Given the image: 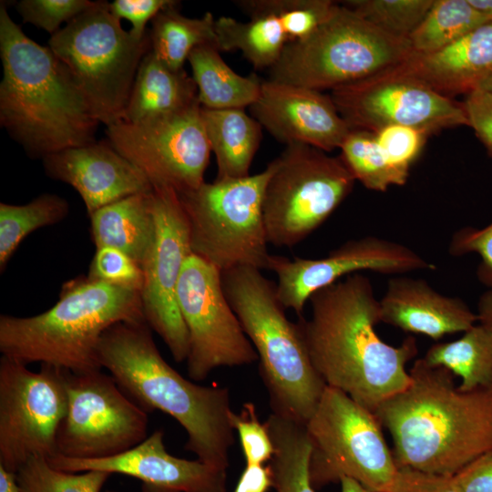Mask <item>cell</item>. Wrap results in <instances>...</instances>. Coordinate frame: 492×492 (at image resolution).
<instances>
[{
	"mask_svg": "<svg viewBox=\"0 0 492 492\" xmlns=\"http://www.w3.org/2000/svg\"><path fill=\"white\" fill-rule=\"evenodd\" d=\"M309 319L300 316L311 362L327 386L338 389L374 414L379 405L411 382L406 364L418 352L408 336L398 346L375 331L379 300L370 279L346 276L312 294Z\"/></svg>",
	"mask_w": 492,
	"mask_h": 492,
	"instance_id": "obj_1",
	"label": "cell"
},
{
	"mask_svg": "<svg viewBox=\"0 0 492 492\" xmlns=\"http://www.w3.org/2000/svg\"><path fill=\"white\" fill-rule=\"evenodd\" d=\"M409 374L410 384L374 412L398 468L453 477L492 450V390L460 391L451 372L424 358Z\"/></svg>",
	"mask_w": 492,
	"mask_h": 492,
	"instance_id": "obj_2",
	"label": "cell"
},
{
	"mask_svg": "<svg viewBox=\"0 0 492 492\" xmlns=\"http://www.w3.org/2000/svg\"><path fill=\"white\" fill-rule=\"evenodd\" d=\"M0 123L32 158L96 141L99 121L70 71L0 4Z\"/></svg>",
	"mask_w": 492,
	"mask_h": 492,
	"instance_id": "obj_3",
	"label": "cell"
},
{
	"mask_svg": "<svg viewBox=\"0 0 492 492\" xmlns=\"http://www.w3.org/2000/svg\"><path fill=\"white\" fill-rule=\"evenodd\" d=\"M97 360L147 412L172 416L187 433L185 448L197 459L228 468L234 444L228 388L200 385L179 374L161 356L146 321L109 327L100 338Z\"/></svg>",
	"mask_w": 492,
	"mask_h": 492,
	"instance_id": "obj_4",
	"label": "cell"
},
{
	"mask_svg": "<svg viewBox=\"0 0 492 492\" xmlns=\"http://www.w3.org/2000/svg\"><path fill=\"white\" fill-rule=\"evenodd\" d=\"M146 321L140 292L78 276L56 303L37 315L0 316V352L25 364L38 362L72 373L101 370L97 346L120 322ZM147 322V321H146Z\"/></svg>",
	"mask_w": 492,
	"mask_h": 492,
	"instance_id": "obj_5",
	"label": "cell"
},
{
	"mask_svg": "<svg viewBox=\"0 0 492 492\" xmlns=\"http://www.w3.org/2000/svg\"><path fill=\"white\" fill-rule=\"evenodd\" d=\"M221 282L257 353L272 414L305 425L326 384L311 362L298 323L286 317L276 283L251 266L221 272Z\"/></svg>",
	"mask_w": 492,
	"mask_h": 492,
	"instance_id": "obj_6",
	"label": "cell"
},
{
	"mask_svg": "<svg viewBox=\"0 0 492 492\" xmlns=\"http://www.w3.org/2000/svg\"><path fill=\"white\" fill-rule=\"evenodd\" d=\"M413 53L407 39L384 33L338 4L311 36L285 46L269 79L333 90L395 69Z\"/></svg>",
	"mask_w": 492,
	"mask_h": 492,
	"instance_id": "obj_7",
	"label": "cell"
},
{
	"mask_svg": "<svg viewBox=\"0 0 492 492\" xmlns=\"http://www.w3.org/2000/svg\"><path fill=\"white\" fill-rule=\"evenodd\" d=\"M65 64L99 123L108 127L123 119L134 79L151 50L149 32L141 38L121 26L109 3L94 1L48 40Z\"/></svg>",
	"mask_w": 492,
	"mask_h": 492,
	"instance_id": "obj_8",
	"label": "cell"
},
{
	"mask_svg": "<svg viewBox=\"0 0 492 492\" xmlns=\"http://www.w3.org/2000/svg\"><path fill=\"white\" fill-rule=\"evenodd\" d=\"M272 161L255 175L215 179L178 193L186 214L191 252L220 271L266 269L270 255L262 200Z\"/></svg>",
	"mask_w": 492,
	"mask_h": 492,
	"instance_id": "obj_9",
	"label": "cell"
},
{
	"mask_svg": "<svg viewBox=\"0 0 492 492\" xmlns=\"http://www.w3.org/2000/svg\"><path fill=\"white\" fill-rule=\"evenodd\" d=\"M305 429L315 489L349 477L376 492H394L399 468L373 412L326 385Z\"/></svg>",
	"mask_w": 492,
	"mask_h": 492,
	"instance_id": "obj_10",
	"label": "cell"
},
{
	"mask_svg": "<svg viewBox=\"0 0 492 492\" xmlns=\"http://www.w3.org/2000/svg\"><path fill=\"white\" fill-rule=\"evenodd\" d=\"M272 164L262 200L266 238L273 246L291 248L329 218L355 179L340 156L304 144L286 145Z\"/></svg>",
	"mask_w": 492,
	"mask_h": 492,
	"instance_id": "obj_11",
	"label": "cell"
},
{
	"mask_svg": "<svg viewBox=\"0 0 492 492\" xmlns=\"http://www.w3.org/2000/svg\"><path fill=\"white\" fill-rule=\"evenodd\" d=\"M67 411L56 434V454L101 459L122 454L148 437L147 411L108 374L66 370Z\"/></svg>",
	"mask_w": 492,
	"mask_h": 492,
	"instance_id": "obj_12",
	"label": "cell"
},
{
	"mask_svg": "<svg viewBox=\"0 0 492 492\" xmlns=\"http://www.w3.org/2000/svg\"><path fill=\"white\" fill-rule=\"evenodd\" d=\"M66 370L41 364L38 372L0 359V466L16 473L32 456L56 454V434L67 411Z\"/></svg>",
	"mask_w": 492,
	"mask_h": 492,
	"instance_id": "obj_13",
	"label": "cell"
},
{
	"mask_svg": "<svg viewBox=\"0 0 492 492\" xmlns=\"http://www.w3.org/2000/svg\"><path fill=\"white\" fill-rule=\"evenodd\" d=\"M106 128L109 144L153 187L166 186L181 193L204 182L211 149L200 102L176 112Z\"/></svg>",
	"mask_w": 492,
	"mask_h": 492,
	"instance_id": "obj_14",
	"label": "cell"
},
{
	"mask_svg": "<svg viewBox=\"0 0 492 492\" xmlns=\"http://www.w3.org/2000/svg\"><path fill=\"white\" fill-rule=\"evenodd\" d=\"M177 301L189 333L186 361L192 380H204L219 367L258 361L224 293L221 271L214 265L191 253L182 266Z\"/></svg>",
	"mask_w": 492,
	"mask_h": 492,
	"instance_id": "obj_15",
	"label": "cell"
},
{
	"mask_svg": "<svg viewBox=\"0 0 492 492\" xmlns=\"http://www.w3.org/2000/svg\"><path fill=\"white\" fill-rule=\"evenodd\" d=\"M330 97L350 128L374 132L386 126L401 125L432 135L445 128L469 127L462 104L397 67L334 88Z\"/></svg>",
	"mask_w": 492,
	"mask_h": 492,
	"instance_id": "obj_16",
	"label": "cell"
},
{
	"mask_svg": "<svg viewBox=\"0 0 492 492\" xmlns=\"http://www.w3.org/2000/svg\"><path fill=\"white\" fill-rule=\"evenodd\" d=\"M155 234L143 259L140 291L145 319L166 343L176 362L187 360L189 333L177 301L179 276L192 253L188 220L178 192L153 187Z\"/></svg>",
	"mask_w": 492,
	"mask_h": 492,
	"instance_id": "obj_17",
	"label": "cell"
},
{
	"mask_svg": "<svg viewBox=\"0 0 492 492\" xmlns=\"http://www.w3.org/2000/svg\"><path fill=\"white\" fill-rule=\"evenodd\" d=\"M436 268L407 246L375 236L347 241L319 259L270 255L266 267L277 275L276 290L282 304L299 316L313 293L343 276L361 271L403 274Z\"/></svg>",
	"mask_w": 492,
	"mask_h": 492,
	"instance_id": "obj_18",
	"label": "cell"
},
{
	"mask_svg": "<svg viewBox=\"0 0 492 492\" xmlns=\"http://www.w3.org/2000/svg\"><path fill=\"white\" fill-rule=\"evenodd\" d=\"M162 430H156L135 447L101 459H76L59 454L46 458L67 472L97 470L122 474L143 482V492H227L226 469L170 455Z\"/></svg>",
	"mask_w": 492,
	"mask_h": 492,
	"instance_id": "obj_19",
	"label": "cell"
},
{
	"mask_svg": "<svg viewBox=\"0 0 492 492\" xmlns=\"http://www.w3.org/2000/svg\"><path fill=\"white\" fill-rule=\"evenodd\" d=\"M253 118L278 141L304 144L324 152L340 149L350 128L330 96L268 79L250 107Z\"/></svg>",
	"mask_w": 492,
	"mask_h": 492,
	"instance_id": "obj_20",
	"label": "cell"
},
{
	"mask_svg": "<svg viewBox=\"0 0 492 492\" xmlns=\"http://www.w3.org/2000/svg\"><path fill=\"white\" fill-rule=\"evenodd\" d=\"M42 160L49 178L77 191L88 216L123 198L153 190L147 177L108 140L66 149Z\"/></svg>",
	"mask_w": 492,
	"mask_h": 492,
	"instance_id": "obj_21",
	"label": "cell"
},
{
	"mask_svg": "<svg viewBox=\"0 0 492 492\" xmlns=\"http://www.w3.org/2000/svg\"><path fill=\"white\" fill-rule=\"evenodd\" d=\"M379 305L382 323L433 340L464 333L477 322L463 300L436 292L423 279L391 278Z\"/></svg>",
	"mask_w": 492,
	"mask_h": 492,
	"instance_id": "obj_22",
	"label": "cell"
},
{
	"mask_svg": "<svg viewBox=\"0 0 492 492\" xmlns=\"http://www.w3.org/2000/svg\"><path fill=\"white\" fill-rule=\"evenodd\" d=\"M397 69L449 98L468 94L492 75V20L441 50L413 53Z\"/></svg>",
	"mask_w": 492,
	"mask_h": 492,
	"instance_id": "obj_23",
	"label": "cell"
},
{
	"mask_svg": "<svg viewBox=\"0 0 492 492\" xmlns=\"http://www.w3.org/2000/svg\"><path fill=\"white\" fill-rule=\"evenodd\" d=\"M199 102L192 77L174 70L151 50L143 57L134 79L123 119L138 122L176 112Z\"/></svg>",
	"mask_w": 492,
	"mask_h": 492,
	"instance_id": "obj_24",
	"label": "cell"
},
{
	"mask_svg": "<svg viewBox=\"0 0 492 492\" xmlns=\"http://www.w3.org/2000/svg\"><path fill=\"white\" fill-rule=\"evenodd\" d=\"M152 193L128 196L89 215L96 248L118 249L141 265L155 234Z\"/></svg>",
	"mask_w": 492,
	"mask_h": 492,
	"instance_id": "obj_25",
	"label": "cell"
},
{
	"mask_svg": "<svg viewBox=\"0 0 492 492\" xmlns=\"http://www.w3.org/2000/svg\"><path fill=\"white\" fill-rule=\"evenodd\" d=\"M201 118L211 152L216 157V179L248 177L261 143V125L242 108L201 107Z\"/></svg>",
	"mask_w": 492,
	"mask_h": 492,
	"instance_id": "obj_26",
	"label": "cell"
},
{
	"mask_svg": "<svg viewBox=\"0 0 492 492\" xmlns=\"http://www.w3.org/2000/svg\"><path fill=\"white\" fill-rule=\"evenodd\" d=\"M201 107L211 109L251 107L258 98L262 81L256 74L235 73L214 45L195 47L188 57Z\"/></svg>",
	"mask_w": 492,
	"mask_h": 492,
	"instance_id": "obj_27",
	"label": "cell"
},
{
	"mask_svg": "<svg viewBox=\"0 0 492 492\" xmlns=\"http://www.w3.org/2000/svg\"><path fill=\"white\" fill-rule=\"evenodd\" d=\"M423 358L459 376L460 391L492 390V331L480 323L457 340L433 344Z\"/></svg>",
	"mask_w": 492,
	"mask_h": 492,
	"instance_id": "obj_28",
	"label": "cell"
},
{
	"mask_svg": "<svg viewBox=\"0 0 492 492\" xmlns=\"http://www.w3.org/2000/svg\"><path fill=\"white\" fill-rule=\"evenodd\" d=\"M179 2L161 10L152 20L149 30L151 51L174 70L183 69L191 51L202 45L217 46L215 18L207 12L190 18L178 10Z\"/></svg>",
	"mask_w": 492,
	"mask_h": 492,
	"instance_id": "obj_29",
	"label": "cell"
},
{
	"mask_svg": "<svg viewBox=\"0 0 492 492\" xmlns=\"http://www.w3.org/2000/svg\"><path fill=\"white\" fill-rule=\"evenodd\" d=\"M215 32L220 52L241 50L256 69L272 67L288 44L280 21L272 15L252 16L245 23L220 16L215 20Z\"/></svg>",
	"mask_w": 492,
	"mask_h": 492,
	"instance_id": "obj_30",
	"label": "cell"
},
{
	"mask_svg": "<svg viewBox=\"0 0 492 492\" xmlns=\"http://www.w3.org/2000/svg\"><path fill=\"white\" fill-rule=\"evenodd\" d=\"M265 424L274 446L269 465L275 492H316L309 475L311 446L305 425L275 414Z\"/></svg>",
	"mask_w": 492,
	"mask_h": 492,
	"instance_id": "obj_31",
	"label": "cell"
},
{
	"mask_svg": "<svg viewBox=\"0 0 492 492\" xmlns=\"http://www.w3.org/2000/svg\"><path fill=\"white\" fill-rule=\"evenodd\" d=\"M488 19L467 0H434L408 41L415 54H430L457 41Z\"/></svg>",
	"mask_w": 492,
	"mask_h": 492,
	"instance_id": "obj_32",
	"label": "cell"
},
{
	"mask_svg": "<svg viewBox=\"0 0 492 492\" xmlns=\"http://www.w3.org/2000/svg\"><path fill=\"white\" fill-rule=\"evenodd\" d=\"M69 204L64 198L44 193L26 204L0 203V269L7 262L31 232L63 220L69 213Z\"/></svg>",
	"mask_w": 492,
	"mask_h": 492,
	"instance_id": "obj_33",
	"label": "cell"
},
{
	"mask_svg": "<svg viewBox=\"0 0 492 492\" xmlns=\"http://www.w3.org/2000/svg\"><path fill=\"white\" fill-rule=\"evenodd\" d=\"M340 149V157L355 180L368 190L385 191L407 181L387 162L372 131L351 128Z\"/></svg>",
	"mask_w": 492,
	"mask_h": 492,
	"instance_id": "obj_34",
	"label": "cell"
},
{
	"mask_svg": "<svg viewBox=\"0 0 492 492\" xmlns=\"http://www.w3.org/2000/svg\"><path fill=\"white\" fill-rule=\"evenodd\" d=\"M235 3L250 17L274 15L282 25L288 43L311 36L338 5L331 0H239Z\"/></svg>",
	"mask_w": 492,
	"mask_h": 492,
	"instance_id": "obj_35",
	"label": "cell"
},
{
	"mask_svg": "<svg viewBox=\"0 0 492 492\" xmlns=\"http://www.w3.org/2000/svg\"><path fill=\"white\" fill-rule=\"evenodd\" d=\"M15 474L23 492H101L111 475L97 470H59L41 456L30 457Z\"/></svg>",
	"mask_w": 492,
	"mask_h": 492,
	"instance_id": "obj_36",
	"label": "cell"
},
{
	"mask_svg": "<svg viewBox=\"0 0 492 492\" xmlns=\"http://www.w3.org/2000/svg\"><path fill=\"white\" fill-rule=\"evenodd\" d=\"M434 0H348L343 5L384 33L407 39Z\"/></svg>",
	"mask_w": 492,
	"mask_h": 492,
	"instance_id": "obj_37",
	"label": "cell"
},
{
	"mask_svg": "<svg viewBox=\"0 0 492 492\" xmlns=\"http://www.w3.org/2000/svg\"><path fill=\"white\" fill-rule=\"evenodd\" d=\"M374 134L390 166L408 179L411 166L420 155L429 134L401 125L386 126Z\"/></svg>",
	"mask_w": 492,
	"mask_h": 492,
	"instance_id": "obj_38",
	"label": "cell"
},
{
	"mask_svg": "<svg viewBox=\"0 0 492 492\" xmlns=\"http://www.w3.org/2000/svg\"><path fill=\"white\" fill-rule=\"evenodd\" d=\"M231 425L238 433L245 466L264 465L274 454L265 423H261L253 403H245L239 414L231 412Z\"/></svg>",
	"mask_w": 492,
	"mask_h": 492,
	"instance_id": "obj_39",
	"label": "cell"
},
{
	"mask_svg": "<svg viewBox=\"0 0 492 492\" xmlns=\"http://www.w3.org/2000/svg\"><path fill=\"white\" fill-rule=\"evenodd\" d=\"M89 279L111 285L141 291V266L125 252L112 247L96 248L88 273Z\"/></svg>",
	"mask_w": 492,
	"mask_h": 492,
	"instance_id": "obj_40",
	"label": "cell"
},
{
	"mask_svg": "<svg viewBox=\"0 0 492 492\" xmlns=\"http://www.w3.org/2000/svg\"><path fill=\"white\" fill-rule=\"evenodd\" d=\"M94 1L88 0H21L15 4L24 23L42 28L51 36L88 9Z\"/></svg>",
	"mask_w": 492,
	"mask_h": 492,
	"instance_id": "obj_41",
	"label": "cell"
},
{
	"mask_svg": "<svg viewBox=\"0 0 492 492\" xmlns=\"http://www.w3.org/2000/svg\"><path fill=\"white\" fill-rule=\"evenodd\" d=\"M477 253L481 258L477 276L487 287L492 286V223L482 229L466 227L456 231L449 243V253L462 256Z\"/></svg>",
	"mask_w": 492,
	"mask_h": 492,
	"instance_id": "obj_42",
	"label": "cell"
},
{
	"mask_svg": "<svg viewBox=\"0 0 492 492\" xmlns=\"http://www.w3.org/2000/svg\"><path fill=\"white\" fill-rule=\"evenodd\" d=\"M173 0H115L109 3V10L118 19L131 23L130 33L141 38L145 36L147 24L161 10L173 5Z\"/></svg>",
	"mask_w": 492,
	"mask_h": 492,
	"instance_id": "obj_43",
	"label": "cell"
},
{
	"mask_svg": "<svg viewBox=\"0 0 492 492\" xmlns=\"http://www.w3.org/2000/svg\"><path fill=\"white\" fill-rule=\"evenodd\" d=\"M469 127L492 157V95L475 89L466 95L462 103Z\"/></svg>",
	"mask_w": 492,
	"mask_h": 492,
	"instance_id": "obj_44",
	"label": "cell"
},
{
	"mask_svg": "<svg viewBox=\"0 0 492 492\" xmlns=\"http://www.w3.org/2000/svg\"><path fill=\"white\" fill-rule=\"evenodd\" d=\"M394 492H461L453 477L399 468Z\"/></svg>",
	"mask_w": 492,
	"mask_h": 492,
	"instance_id": "obj_45",
	"label": "cell"
},
{
	"mask_svg": "<svg viewBox=\"0 0 492 492\" xmlns=\"http://www.w3.org/2000/svg\"><path fill=\"white\" fill-rule=\"evenodd\" d=\"M453 478L461 492H492V450L468 463Z\"/></svg>",
	"mask_w": 492,
	"mask_h": 492,
	"instance_id": "obj_46",
	"label": "cell"
},
{
	"mask_svg": "<svg viewBox=\"0 0 492 492\" xmlns=\"http://www.w3.org/2000/svg\"><path fill=\"white\" fill-rule=\"evenodd\" d=\"M272 487L270 465L245 466L233 492H267Z\"/></svg>",
	"mask_w": 492,
	"mask_h": 492,
	"instance_id": "obj_47",
	"label": "cell"
},
{
	"mask_svg": "<svg viewBox=\"0 0 492 492\" xmlns=\"http://www.w3.org/2000/svg\"><path fill=\"white\" fill-rule=\"evenodd\" d=\"M477 315V322L492 331V286L479 297Z\"/></svg>",
	"mask_w": 492,
	"mask_h": 492,
	"instance_id": "obj_48",
	"label": "cell"
},
{
	"mask_svg": "<svg viewBox=\"0 0 492 492\" xmlns=\"http://www.w3.org/2000/svg\"><path fill=\"white\" fill-rule=\"evenodd\" d=\"M0 492H23L16 479V474L0 466Z\"/></svg>",
	"mask_w": 492,
	"mask_h": 492,
	"instance_id": "obj_49",
	"label": "cell"
},
{
	"mask_svg": "<svg viewBox=\"0 0 492 492\" xmlns=\"http://www.w3.org/2000/svg\"><path fill=\"white\" fill-rule=\"evenodd\" d=\"M339 483L341 484V492H376L349 477L342 478Z\"/></svg>",
	"mask_w": 492,
	"mask_h": 492,
	"instance_id": "obj_50",
	"label": "cell"
},
{
	"mask_svg": "<svg viewBox=\"0 0 492 492\" xmlns=\"http://www.w3.org/2000/svg\"><path fill=\"white\" fill-rule=\"evenodd\" d=\"M467 2L478 13L492 19V0H467Z\"/></svg>",
	"mask_w": 492,
	"mask_h": 492,
	"instance_id": "obj_51",
	"label": "cell"
},
{
	"mask_svg": "<svg viewBox=\"0 0 492 492\" xmlns=\"http://www.w3.org/2000/svg\"><path fill=\"white\" fill-rule=\"evenodd\" d=\"M477 89L485 91L492 95V75L486 78Z\"/></svg>",
	"mask_w": 492,
	"mask_h": 492,
	"instance_id": "obj_52",
	"label": "cell"
},
{
	"mask_svg": "<svg viewBox=\"0 0 492 492\" xmlns=\"http://www.w3.org/2000/svg\"><path fill=\"white\" fill-rule=\"evenodd\" d=\"M106 492H115V491H110V490H108V491H106Z\"/></svg>",
	"mask_w": 492,
	"mask_h": 492,
	"instance_id": "obj_53",
	"label": "cell"
}]
</instances>
